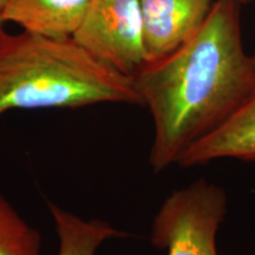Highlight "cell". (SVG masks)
<instances>
[{
	"label": "cell",
	"mask_w": 255,
	"mask_h": 255,
	"mask_svg": "<svg viewBox=\"0 0 255 255\" xmlns=\"http://www.w3.org/2000/svg\"><path fill=\"white\" fill-rule=\"evenodd\" d=\"M132 78L154 121L149 163L159 173L227 122L255 90V62L242 45L239 4L216 0L187 43Z\"/></svg>",
	"instance_id": "cell-1"
},
{
	"label": "cell",
	"mask_w": 255,
	"mask_h": 255,
	"mask_svg": "<svg viewBox=\"0 0 255 255\" xmlns=\"http://www.w3.org/2000/svg\"><path fill=\"white\" fill-rule=\"evenodd\" d=\"M141 105L131 76L102 62L72 38L0 32V117L14 109Z\"/></svg>",
	"instance_id": "cell-2"
},
{
	"label": "cell",
	"mask_w": 255,
	"mask_h": 255,
	"mask_svg": "<svg viewBox=\"0 0 255 255\" xmlns=\"http://www.w3.org/2000/svg\"><path fill=\"white\" fill-rule=\"evenodd\" d=\"M226 213V191L208 181H195L162 203L152 223V245L167 255H218L216 237Z\"/></svg>",
	"instance_id": "cell-3"
},
{
	"label": "cell",
	"mask_w": 255,
	"mask_h": 255,
	"mask_svg": "<svg viewBox=\"0 0 255 255\" xmlns=\"http://www.w3.org/2000/svg\"><path fill=\"white\" fill-rule=\"evenodd\" d=\"M72 39L131 77L148 63L138 0H91Z\"/></svg>",
	"instance_id": "cell-4"
},
{
	"label": "cell",
	"mask_w": 255,
	"mask_h": 255,
	"mask_svg": "<svg viewBox=\"0 0 255 255\" xmlns=\"http://www.w3.org/2000/svg\"><path fill=\"white\" fill-rule=\"evenodd\" d=\"M138 1L148 63L164 58L187 43L205 23L214 4V0Z\"/></svg>",
	"instance_id": "cell-5"
},
{
	"label": "cell",
	"mask_w": 255,
	"mask_h": 255,
	"mask_svg": "<svg viewBox=\"0 0 255 255\" xmlns=\"http://www.w3.org/2000/svg\"><path fill=\"white\" fill-rule=\"evenodd\" d=\"M220 158L255 159V90L227 122L187 149L176 164L194 167Z\"/></svg>",
	"instance_id": "cell-6"
},
{
	"label": "cell",
	"mask_w": 255,
	"mask_h": 255,
	"mask_svg": "<svg viewBox=\"0 0 255 255\" xmlns=\"http://www.w3.org/2000/svg\"><path fill=\"white\" fill-rule=\"evenodd\" d=\"M90 4L91 0H5L1 15L23 31L66 39L81 26Z\"/></svg>",
	"instance_id": "cell-7"
},
{
	"label": "cell",
	"mask_w": 255,
	"mask_h": 255,
	"mask_svg": "<svg viewBox=\"0 0 255 255\" xmlns=\"http://www.w3.org/2000/svg\"><path fill=\"white\" fill-rule=\"evenodd\" d=\"M47 206L58 237V255H96L103 242L127 235L102 220H84L53 202Z\"/></svg>",
	"instance_id": "cell-8"
},
{
	"label": "cell",
	"mask_w": 255,
	"mask_h": 255,
	"mask_svg": "<svg viewBox=\"0 0 255 255\" xmlns=\"http://www.w3.org/2000/svg\"><path fill=\"white\" fill-rule=\"evenodd\" d=\"M41 237L0 194V255H40Z\"/></svg>",
	"instance_id": "cell-9"
},
{
	"label": "cell",
	"mask_w": 255,
	"mask_h": 255,
	"mask_svg": "<svg viewBox=\"0 0 255 255\" xmlns=\"http://www.w3.org/2000/svg\"><path fill=\"white\" fill-rule=\"evenodd\" d=\"M4 5H5V0H0V32H1L2 30H5L4 28L5 21H4V19H2V15H1L2 7H4Z\"/></svg>",
	"instance_id": "cell-10"
},
{
	"label": "cell",
	"mask_w": 255,
	"mask_h": 255,
	"mask_svg": "<svg viewBox=\"0 0 255 255\" xmlns=\"http://www.w3.org/2000/svg\"><path fill=\"white\" fill-rule=\"evenodd\" d=\"M232 1L241 5V4H252V2H255V0H232Z\"/></svg>",
	"instance_id": "cell-11"
},
{
	"label": "cell",
	"mask_w": 255,
	"mask_h": 255,
	"mask_svg": "<svg viewBox=\"0 0 255 255\" xmlns=\"http://www.w3.org/2000/svg\"><path fill=\"white\" fill-rule=\"evenodd\" d=\"M253 58H254V62H255V56H253Z\"/></svg>",
	"instance_id": "cell-12"
}]
</instances>
